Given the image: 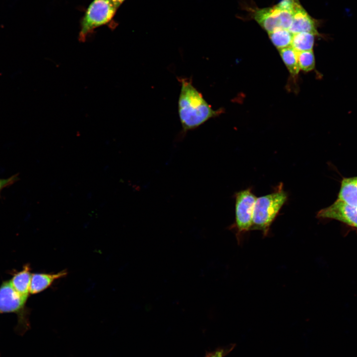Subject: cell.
<instances>
[{
    "label": "cell",
    "mask_w": 357,
    "mask_h": 357,
    "mask_svg": "<svg viewBox=\"0 0 357 357\" xmlns=\"http://www.w3.org/2000/svg\"><path fill=\"white\" fill-rule=\"evenodd\" d=\"M235 198V221L230 227L234 230L238 243L246 233L251 230L253 214L256 197L251 188H248L237 192Z\"/></svg>",
    "instance_id": "obj_4"
},
{
    "label": "cell",
    "mask_w": 357,
    "mask_h": 357,
    "mask_svg": "<svg viewBox=\"0 0 357 357\" xmlns=\"http://www.w3.org/2000/svg\"><path fill=\"white\" fill-rule=\"evenodd\" d=\"M274 45L279 50L291 46L293 34L288 29L278 28L268 33Z\"/></svg>",
    "instance_id": "obj_14"
},
{
    "label": "cell",
    "mask_w": 357,
    "mask_h": 357,
    "mask_svg": "<svg viewBox=\"0 0 357 357\" xmlns=\"http://www.w3.org/2000/svg\"><path fill=\"white\" fill-rule=\"evenodd\" d=\"M281 57L291 74L296 76L299 68L298 60V52L291 46L279 50Z\"/></svg>",
    "instance_id": "obj_15"
},
{
    "label": "cell",
    "mask_w": 357,
    "mask_h": 357,
    "mask_svg": "<svg viewBox=\"0 0 357 357\" xmlns=\"http://www.w3.org/2000/svg\"><path fill=\"white\" fill-rule=\"evenodd\" d=\"M295 1L296 0H282L274 6L281 28L288 30L290 27Z\"/></svg>",
    "instance_id": "obj_12"
},
{
    "label": "cell",
    "mask_w": 357,
    "mask_h": 357,
    "mask_svg": "<svg viewBox=\"0 0 357 357\" xmlns=\"http://www.w3.org/2000/svg\"><path fill=\"white\" fill-rule=\"evenodd\" d=\"M288 199V194L280 183L272 193L256 198L251 230L260 231L264 237Z\"/></svg>",
    "instance_id": "obj_2"
},
{
    "label": "cell",
    "mask_w": 357,
    "mask_h": 357,
    "mask_svg": "<svg viewBox=\"0 0 357 357\" xmlns=\"http://www.w3.org/2000/svg\"><path fill=\"white\" fill-rule=\"evenodd\" d=\"M26 300L9 281L3 282L0 287V313L18 312L23 309Z\"/></svg>",
    "instance_id": "obj_7"
},
{
    "label": "cell",
    "mask_w": 357,
    "mask_h": 357,
    "mask_svg": "<svg viewBox=\"0 0 357 357\" xmlns=\"http://www.w3.org/2000/svg\"><path fill=\"white\" fill-rule=\"evenodd\" d=\"M125 0H113L117 6L119 7Z\"/></svg>",
    "instance_id": "obj_19"
},
{
    "label": "cell",
    "mask_w": 357,
    "mask_h": 357,
    "mask_svg": "<svg viewBox=\"0 0 357 357\" xmlns=\"http://www.w3.org/2000/svg\"><path fill=\"white\" fill-rule=\"evenodd\" d=\"M118 8L113 0H93L80 21L79 40L84 41L95 29L110 23Z\"/></svg>",
    "instance_id": "obj_3"
},
{
    "label": "cell",
    "mask_w": 357,
    "mask_h": 357,
    "mask_svg": "<svg viewBox=\"0 0 357 357\" xmlns=\"http://www.w3.org/2000/svg\"><path fill=\"white\" fill-rule=\"evenodd\" d=\"M67 272L62 270L56 273H34L32 274L30 294H38L50 287L55 281L66 276Z\"/></svg>",
    "instance_id": "obj_9"
},
{
    "label": "cell",
    "mask_w": 357,
    "mask_h": 357,
    "mask_svg": "<svg viewBox=\"0 0 357 357\" xmlns=\"http://www.w3.org/2000/svg\"><path fill=\"white\" fill-rule=\"evenodd\" d=\"M228 349L218 348L214 351L207 352L205 357H224L228 353Z\"/></svg>",
    "instance_id": "obj_17"
},
{
    "label": "cell",
    "mask_w": 357,
    "mask_h": 357,
    "mask_svg": "<svg viewBox=\"0 0 357 357\" xmlns=\"http://www.w3.org/2000/svg\"><path fill=\"white\" fill-rule=\"evenodd\" d=\"M30 270L28 265L25 266L21 271L15 274L9 281L14 289L26 299L30 293L32 276Z\"/></svg>",
    "instance_id": "obj_11"
},
{
    "label": "cell",
    "mask_w": 357,
    "mask_h": 357,
    "mask_svg": "<svg viewBox=\"0 0 357 357\" xmlns=\"http://www.w3.org/2000/svg\"><path fill=\"white\" fill-rule=\"evenodd\" d=\"M288 30L293 34L307 32L315 36L319 35L317 23L302 6L298 0H296L292 22Z\"/></svg>",
    "instance_id": "obj_6"
},
{
    "label": "cell",
    "mask_w": 357,
    "mask_h": 357,
    "mask_svg": "<svg viewBox=\"0 0 357 357\" xmlns=\"http://www.w3.org/2000/svg\"><path fill=\"white\" fill-rule=\"evenodd\" d=\"M298 60L299 69L309 71L315 67V58L313 51L298 52Z\"/></svg>",
    "instance_id": "obj_16"
},
{
    "label": "cell",
    "mask_w": 357,
    "mask_h": 357,
    "mask_svg": "<svg viewBox=\"0 0 357 357\" xmlns=\"http://www.w3.org/2000/svg\"><path fill=\"white\" fill-rule=\"evenodd\" d=\"M181 88L178 101V112L183 132L195 129L209 119L219 115L202 95L193 86L191 80L180 79Z\"/></svg>",
    "instance_id": "obj_1"
},
{
    "label": "cell",
    "mask_w": 357,
    "mask_h": 357,
    "mask_svg": "<svg viewBox=\"0 0 357 357\" xmlns=\"http://www.w3.org/2000/svg\"><path fill=\"white\" fill-rule=\"evenodd\" d=\"M252 16L258 24L268 33L281 28L275 6L252 8Z\"/></svg>",
    "instance_id": "obj_8"
},
{
    "label": "cell",
    "mask_w": 357,
    "mask_h": 357,
    "mask_svg": "<svg viewBox=\"0 0 357 357\" xmlns=\"http://www.w3.org/2000/svg\"><path fill=\"white\" fill-rule=\"evenodd\" d=\"M17 179V176L14 175L6 179H0V192L4 187L11 184Z\"/></svg>",
    "instance_id": "obj_18"
},
{
    "label": "cell",
    "mask_w": 357,
    "mask_h": 357,
    "mask_svg": "<svg viewBox=\"0 0 357 357\" xmlns=\"http://www.w3.org/2000/svg\"><path fill=\"white\" fill-rule=\"evenodd\" d=\"M317 217L336 220L357 228V207L349 205L339 199L330 206L320 210Z\"/></svg>",
    "instance_id": "obj_5"
},
{
    "label": "cell",
    "mask_w": 357,
    "mask_h": 357,
    "mask_svg": "<svg viewBox=\"0 0 357 357\" xmlns=\"http://www.w3.org/2000/svg\"><path fill=\"white\" fill-rule=\"evenodd\" d=\"M315 36L307 32L293 34L291 47L297 52L312 51Z\"/></svg>",
    "instance_id": "obj_13"
},
{
    "label": "cell",
    "mask_w": 357,
    "mask_h": 357,
    "mask_svg": "<svg viewBox=\"0 0 357 357\" xmlns=\"http://www.w3.org/2000/svg\"><path fill=\"white\" fill-rule=\"evenodd\" d=\"M338 199L357 207V177L343 179Z\"/></svg>",
    "instance_id": "obj_10"
}]
</instances>
